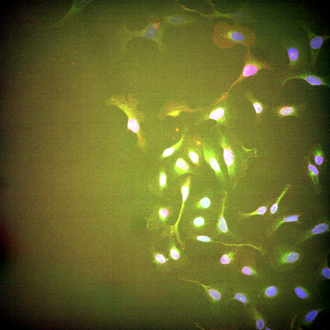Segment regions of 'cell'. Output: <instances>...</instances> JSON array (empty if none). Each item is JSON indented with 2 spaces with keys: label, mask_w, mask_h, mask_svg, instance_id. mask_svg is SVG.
<instances>
[{
  "label": "cell",
  "mask_w": 330,
  "mask_h": 330,
  "mask_svg": "<svg viewBox=\"0 0 330 330\" xmlns=\"http://www.w3.org/2000/svg\"><path fill=\"white\" fill-rule=\"evenodd\" d=\"M188 280L189 281H190L193 282H196L200 284L201 286L203 287L206 290H207L210 295L214 299L217 301H218L221 298V295L220 293L218 291L214 289H209V286H205L199 282H197L191 280Z\"/></svg>",
  "instance_id": "obj_27"
},
{
  "label": "cell",
  "mask_w": 330,
  "mask_h": 330,
  "mask_svg": "<svg viewBox=\"0 0 330 330\" xmlns=\"http://www.w3.org/2000/svg\"><path fill=\"white\" fill-rule=\"evenodd\" d=\"M242 271L243 273L247 275H251L252 273L251 269L247 266L244 267L242 270Z\"/></svg>",
  "instance_id": "obj_37"
},
{
  "label": "cell",
  "mask_w": 330,
  "mask_h": 330,
  "mask_svg": "<svg viewBox=\"0 0 330 330\" xmlns=\"http://www.w3.org/2000/svg\"><path fill=\"white\" fill-rule=\"evenodd\" d=\"M195 238L196 240L201 241L205 242L213 241L209 237L203 235L198 236H197Z\"/></svg>",
  "instance_id": "obj_34"
},
{
  "label": "cell",
  "mask_w": 330,
  "mask_h": 330,
  "mask_svg": "<svg viewBox=\"0 0 330 330\" xmlns=\"http://www.w3.org/2000/svg\"><path fill=\"white\" fill-rule=\"evenodd\" d=\"M277 292V289L274 286H270L266 291V294L269 296L271 297L275 295Z\"/></svg>",
  "instance_id": "obj_32"
},
{
  "label": "cell",
  "mask_w": 330,
  "mask_h": 330,
  "mask_svg": "<svg viewBox=\"0 0 330 330\" xmlns=\"http://www.w3.org/2000/svg\"><path fill=\"white\" fill-rule=\"evenodd\" d=\"M234 253L233 252L223 255L220 259L221 262L223 264H227L231 261V258L233 256Z\"/></svg>",
  "instance_id": "obj_29"
},
{
  "label": "cell",
  "mask_w": 330,
  "mask_h": 330,
  "mask_svg": "<svg viewBox=\"0 0 330 330\" xmlns=\"http://www.w3.org/2000/svg\"><path fill=\"white\" fill-rule=\"evenodd\" d=\"M185 220L191 229L202 230L208 224V218L207 213L188 212Z\"/></svg>",
  "instance_id": "obj_14"
},
{
  "label": "cell",
  "mask_w": 330,
  "mask_h": 330,
  "mask_svg": "<svg viewBox=\"0 0 330 330\" xmlns=\"http://www.w3.org/2000/svg\"><path fill=\"white\" fill-rule=\"evenodd\" d=\"M267 207V206L261 207L255 211L250 213H244L240 212L239 213L240 218H244L255 215H263L266 212Z\"/></svg>",
  "instance_id": "obj_25"
},
{
  "label": "cell",
  "mask_w": 330,
  "mask_h": 330,
  "mask_svg": "<svg viewBox=\"0 0 330 330\" xmlns=\"http://www.w3.org/2000/svg\"><path fill=\"white\" fill-rule=\"evenodd\" d=\"M318 312L316 310H312L309 312L305 317L306 321L308 322L312 321L316 317Z\"/></svg>",
  "instance_id": "obj_30"
},
{
  "label": "cell",
  "mask_w": 330,
  "mask_h": 330,
  "mask_svg": "<svg viewBox=\"0 0 330 330\" xmlns=\"http://www.w3.org/2000/svg\"><path fill=\"white\" fill-rule=\"evenodd\" d=\"M302 107L299 105L281 106L273 108L271 112L280 118L287 116L298 118L302 110Z\"/></svg>",
  "instance_id": "obj_16"
},
{
  "label": "cell",
  "mask_w": 330,
  "mask_h": 330,
  "mask_svg": "<svg viewBox=\"0 0 330 330\" xmlns=\"http://www.w3.org/2000/svg\"><path fill=\"white\" fill-rule=\"evenodd\" d=\"M248 52L244 55L243 62L244 67L242 73L237 79L231 84L228 91L223 96L226 97L231 89L237 83L240 82L246 78L255 75L262 69L273 70L275 68L268 64L263 59L252 54L249 48Z\"/></svg>",
  "instance_id": "obj_5"
},
{
  "label": "cell",
  "mask_w": 330,
  "mask_h": 330,
  "mask_svg": "<svg viewBox=\"0 0 330 330\" xmlns=\"http://www.w3.org/2000/svg\"><path fill=\"white\" fill-rule=\"evenodd\" d=\"M235 299L238 300L241 302L246 303L247 302V300L246 297L243 294L241 293L236 294L235 296Z\"/></svg>",
  "instance_id": "obj_33"
},
{
  "label": "cell",
  "mask_w": 330,
  "mask_h": 330,
  "mask_svg": "<svg viewBox=\"0 0 330 330\" xmlns=\"http://www.w3.org/2000/svg\"><path fill=\"white\" fill-rule=\"evenodd\" d=\"M294 79L304 80L312 86H323L330 87L328 76H320L309 71H305L304 70H302V72L296 75L286 78L282 82L281 85H284L288 80Z\"/></svg>",
  "instance_id": "obj_12"
},
{
  "label": "cell",
  "mask_w": 330,
  "mask_h": 330,
  "mask_svg": "<svg viewBox=\"0 0 330 330\" xmlns=\"http://www.w3.org/2000/svg\"><path fill=\"white\" fill-rule=\"evenodd\" d=\"M306 159L307 162L306 167L307 172L311 178L316 189V188H317V186L319 185L320 183L318 177L319 170L315 166L311 163L309 156L306 157Z\"/></svg>",
  "instance_id": "obj_20"
},
{
  "label": "cell",
  "mask_w": 330,
  "mask_h": 330,
  "mask_svg": "<svg viewBox=\"0 0 330 330\" xmlns=\"http://www.w3.org/2000/svg\"><path fill=\"white\" fill-rule=\"evenodd\" d=\"M226 97L221 102L212 106L204 119V120L212 119L216 121L215 125L212 129L220 127L231 129L235 123V112L226 101Z\"/></svg>",
  "instance_id": "obj_4"
},
{
  "label": "cell",
  "mask_w": 330,
  "mask_h": 330,
  "mask_svg": "<svg viewBox=\"0 0 330 330\" xmlns=\"http://www.w3.org/2000/svg\"><path fill=\"white\" fill-rule=\"evenodd\" d=\"M213 38L215 44L221 49L231 48L237 44L249 48L255 43L256 39L251 29L242 27L236 22L231 25L225 21L215 25Z\"/></svg>",
  "instance_id": "obj_2"
},
{
  "label": "cell",
  "mask_w": 330,
  "mask_h": 330,
  "mask_svg": "<svg viewBox=\"0 0 330 330\" xmlns=\"http://www.w3.org/2000/svg\"><path fill=\"white\" fill-rule=\"evenodd\" d=\"M167 251L168 258L172 262L178 263L183 261V254L177 247L174 238L170 237Z\"/></svg>",
  "instance_id": "obj_18"
},
{
  "label": "cell",
  "mask_w": 330,
  "mask_h": 330,
  "mask_svg": "<svg viewBox=\"0 0 330 330\" xmlns=\"http://www.w3.org/2000/svg\"><path fill=\"white\" fill-rule=\"evenodd\" d=\"M295 291L297 295L301 299H303L306 298L307 295L305 292L301 288L296 287L295 289Z\"/></svg>",
  "instance_id": "obj_31"
},
{
  "label": "cell",
  "mask_w": 330,
  "mask_h": 330,
  "mask_svg": "<svg viewBox=\"0 0 330 330\" xmlns=\"http://www.w3.org/2000/svg\"><path fill=\"white\" fill-rule=\"evenodd\" d=\"M257 328L260 330L263 329L264 327V323L263 320L261 318L258 319L256 322Z\"/></svg>",
  "instance_id": "obj_35"
},
{
  "label": "cell",
  "mask_w": 330,
  "mask_h": 330,
  "mask_svg": "<svg viewBox=\"0 0 330 330\" xmlns=\"http://www.w3.org/2000/svg\"><path fill=\"white\" fill-rule=\"evenodd\" d=\"M217 128V141L223 152L228 177L229 184L235 189L240 180L246 176L248 160L258 157L255 148H247L231 129Z\"/></svg>",
  "instance_id": "obj_1"
},
{
  "label": "cell",
  "mask_w": 330,
  "mask_h": 330,
  "mask_svg": "<svg viewBox=\"0 0 330 330\" xmlns=\"http://www.w3.org/2000/svg\"><path fill=\"white\" fill-rule=\"evenodd\" d=\"M289 62L287 69L289 71L304 70L308 65L307 56L302 53L299 49L294 45L285 46Z\"/></svg>",
  "instance_id": "obj_11"
},
{
  "label": "cell",
  "mask_w": 330,
  "mask_h": 330,
  "mask_svg": "<svg viewBox=\"0 0 330 330\" xmlns=\"http://www.w3.org/2000/svg\"><path fill=\"white\" fill-rule=\"evenodd\" d=\"M299 215H294L286 217L283 216L276 220V222L274 225V228L277 229L283 223L286 222H295L297 223L299 222L298 217Z\"/></svg>",
  "instance_id": "obj_24"
},
{
  "label": "cell",
  "mask_w": 330,
  "mask_h": 330,
  "mask_svg": "<svg viewBox=\"0 0 330 330\" xmlns=\"http://www.w3.org/2000/svg\"><path fill=\"white\" fill-rule=\"evenodd\" d=\"M148 19L149 23L144 29L132 31H128L130 36L126 39L125 43L133 38L140 37L152 40L160 46L162 33L159 24L153 18L152 16H149Z\"/></svg>",
  "instance_id": "obj_8"
},
{
  "label": "cell",
  "mask_w": 330,
  "mask_h": 330,
  "mask_svg": "<svg viewBox=\"0 0 330 330\" xmlns=\"http://www.w3.org/2000/svg\"><path fill=\"white\" fill-rule=\"evenodd\" d=\"M204 159L214 171L221 185L225 187L228 177L223 152L217 141L209 137L202 138Z\"/></svg>",
  "instance_id": "obj_3"
},
{
  "label": "cell",
  "mask_w": 330,
  "mask_h": 330,
  "mask_svg": "<svg viewBox=\"0 0 330 330\" xmlns=\"http://www.w3.org/2000/svg\"><path fill=\"white\" fill-rule=\"evenodd\" d=\"M184 133H183L180 140L178 142L170 148L166 149L163 152L160 156L161 160L170 156L175 152L182 148L184 139L185 138Z\"/></svg>",
  "instance_id": "obj_21"
},
{
  "label": "cell",
  "mask_w": 330,
  "mask_h": 330,
  "mask_svg": "<svg viewBox=\"0 0 330 330\" xmlns=\"http://www.w3.org/2000/svg\"><path fill=\"white\" fill-rule=\"evenodd\" d=\"M198 169L193 167L184 157L182 153L177 157L172 169V177L175 179L185 174H190L196 175Z\"/></svg>",
  "instance_id": "obj_13"
},
{
  "label": "cell",
  "mask_w": 330,
  "mask_h": 330,
  "mask_svg": "<svg viewBox=\"0 0 330 330\" xmlns=\"http://www.w3.org/2000/svg\"><path fill=\"white\" fill-rule=\"evenodd\" d=\"M266 330H271V329H269V328H267L266 329Z\"/></svg>",
  "instance_id": "obj_38"
},
{
  "label": "cell",
  "mask_w": 330,
  "mask_h": 330,
  "mask_svg": "<svg viewBox=\"0 0 330 330\" xmlns=\"http://www.w3.org/2000/svg\"><path fill=\"white\" fill-rule=\"evenodd\" d=\"M149 252L153 262L156 264L158 269L161 270L168 269L170 260L163 252L157 250L153 247L150 248Z\"/></svg>",
  "instance_id": "obj_17"
},
{
  "label": "cell",
  "mask_w": 330,
  "mask_h": 330,
  "mask_svg": "<svg viewBox=\"0 0 330 330\" xmlns=\"http://www.w3.org/2000/svg\"><path fill=\"white\" fill-rule=\"evenodd\" d=\"M300 24L302 27L305 30L309 41L310 59L309 65L310 67L314 68L315 66L316 61L324 42L329 38L330 36L327 35H317L304 22H302V21L300 22Z\"/></svg>",
  "instance_id": "obj_9"
},
{
  "label": "cell",
  "mask_w": 330,
  "mask_h": 330,
  "mask_svg": "<svg viewBox=\"0 0 330 330\" xmlns=\"http://www.w3.org/2000/svg\"><path fill=\"white\" fill-rule=\"evenodd\" d=\"M291 185L289 184H287L286 185V186L278 198L277 200L276 201L275 203L274 204L270 207V213L272 214H274L277 211L278 207V205L279 203L283 196L288 191V189L291 187Z\"/></svg>",
  "instance_id": "obj_26"
},
{
  "label": "cell",
  "mask_w": 330,
  "mask_h": 330,
  "mask_svg": "<svg viewBox=\"0 0 330 330\" xmlns=\"http://www.w3.org/2000/svg\"><path fill=\"white\" fill-rule=\"evenodd\" d=\"M181 148L182 154L190 163L197 169L201 167L204 157L202 138L200 135L185 136Z\"/></svg>",
  "instance_id": "obj_6"
},
{
  "label": "cell",
  "mask_w": 330,
  "mask_h": 330,
  "mask_svg": "<svg viewBox=\"0 0 330 330\" xmlns=\"http://www.w3.org/2000/svg\"><path fill=\"white\" fill-rule=\"evenodd\" d=\"M311 152L315 163L320 168L322 169V167L326 166V158L320 144H317L314 146Z\"/></svg>",
  "instance_id": "obj_19"
},
{
  "label": "cell",
  "mask_w": 330,
  "mask_h": 330,
  "mask_svg": "<svg viewBox=\"0 0 330 330\" xmlns=\"http://www.w3.org/2000/svg\"><path fill=\"white\" fill-rule=\"evenodd\" d=\"M244 97L253 105L255 111V115L254 123L256 125L259 124L262 121V117L267 109V106L259 101L253 93L247 90L244 93Z\"/></svg>",
  "instance_id": "obj_15"
},
{
  "label": "cell",
  "mask_w": 330,
  "mask_h": 330,
  "mask_svg": "<svg viewBox=\"0 0 330 330\" xmlns=\"http://www.w3.org/2000/svg\"><path fill=\"white\" fill-rule=\"evenodd\" d=\"M323 275L325 277L328 279H330V269L327 267L324 268L322 271Z\"/></svg>",
  "instance_id": "obj_36"
},
{
  "label": "cell",
  "mask_w": 330,
  "mask_h": 330,
  "mask_svg": "<svg viewBox=\"0 0 330 330\" xmlns=\"http://www.w3.org/2000/svg\"><path fill=\"white\" fill-rule=\"evenodd\" d=\"M157 178V192L161 195L167 186V176L164 169H162L160 170Z\"/></svg>",
  "instance_id": "obj_22"
},
{
  "label": "cell",
  "mask_w": 330,
  "mask_h": 330,
  "mask_svg": "<svg viewBox=\"0 0 330 330\" xmlns=\"http://www.w3.org/2000/svg\"><path fill=\"white\" fill-rule=\"evenodd\" d=\"M173 213V209L171 207L159 206L156 207L148 220L147 229L149 231H152L165 226L167 222Z\"/></svg>",
  "instance_id": "obj_10"
},
{
  "label": "cell",
  "mask_w": 330,
  "mask_h": 330,
  "mask_svg": "<svg viewBox=\"0 0 330 330\" xmlns=\"http://www.w3.org/2000/svg\"><path fill=\"white\" fill-rule=\"evenodd\" d=\"M185 203L188 212L205 213L217 204L213 192L209 189L188 197Z\"/></svg>",
  "instance_id": "obj_7"
},
{
  "label": "cell",
  "mask_w": 330,
  "mask_h": 330,
  "mask_svg": "<svg viewBox=\"0 0 330 330\" xmlns=\"http://www.w3.org/2000/svg\"><path fill=\"white\" fill-rule=\"evenodd\" d=\"M299 254L292 252L288 253L285 257V260L288 262H293L296 261L299 258Z\"/></svg>",
  "instance_id": "obj_28"
},
{
  "label": "cell",
  "mask_w": 330,
  "mask_h": 330,
  "mask_svg": "<svg viewBox=\"0 0 330 330\" xmlns=\"http://www.w3.org/2000/svg\"><path fill=\"white\" fill-rule=\"evenodd\" d=\"M329 228V225L326 223L319 224L315 226L309 233L305 235L303 238V240L304 241L315 234L325 232L328 230Z\"/></svg>",
  "instance_id": "obj_23"
}]
</instances>
